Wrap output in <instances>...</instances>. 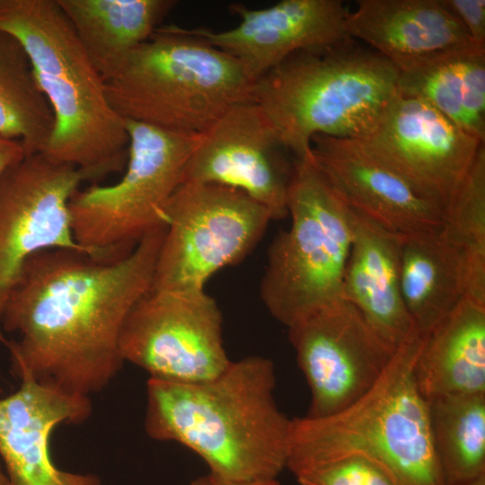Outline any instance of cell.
<instances>
[{
    "instance_id": "obj_1",
    "label": "cell",
    "mask_w": 485,
    "mask_h": 485,
    "mask_svg": "<svg viewBox=\"0 0 485 485\" xmlns=\"http://www.w3.org/2000/svg\"><path fill=\"white\" fill-rule=\"evenodd\" d=\"M164 232L111 260L71 249L33 255L2 318V331L19 335L5 342L16 376L88 397L105 388L125 363L122 330L151 288Z\"/></svg>"
},
{
    "instance_id": "obj_2",
    "label": "cell",
    "mask_w": 485,
    "mask_h": 485,
    "mask_svg": "<svg viewBox=\"0 0 485 485\" xmlns=\"http://www.w3.org/2000/svg\"><path fill=\"white\" fill-rule=\"evenodd\" d=\"M271 360L247 357L198 383L150 378L145 429L197 454L210 474L231 481L277 479L287 467L291 419L274 398Z\"/></svg>"
},
{
    "instance_id": "obj_3",
    "label": "cell",
    "mask_w": 485,
    "mask_h": 485,
    "mask_svg": "<svg viewBox=\"0 0 485 485\" xmlns=\"http://www.w3.org/2000/svg\"><path fill=\"white\" fill-rule=\"evenodd\" d=\"M0 31L26 50L54 116L41 154L99 183L127 164L126 119L110 104L99 74L57 0H0Z\"/></svg>"
},
{
    "instance_id": "obj_4",
    "label": "cell",
    "mask_w": 485,
    "mask_h": 485,
    "mask_svg": "<svg viewBox=\"0 0 485 485\" xmlns=\"http://www.w3.org/2000/svg\"><path fill=\"white\" fill-rule=\"evenodd\" d=\"M422 341L417 332L401 344L371 389L344 410L292 419L287 467L359 454L381 463L398 485H447L415 378Z\"/></svg>"
},
{
    "instance_id": "obj_5",
    "label": "cell",
    "mask_w": 485,
    "mask_h": 485,
    "mask_svg": "<svg viewBox=\"0 0 485 485\" xmlns=\"http://www.w3.org/2000/svg\"><path fill=\"white\" fill-rule=\"evenodd\" d=\"M399 71L352 41L297 52L256 82L260 106L295 159L311 155L315 135L358 139L399 93Z\"/></svg>"
},
{
    "instance_id": "obj_6",
    "label": "cell",
    "mask_w": 485,
    "mask_h": 485,
    "mask_svg": "<svg viewBox=\"0 0 485 485\" xmlns=\"http://www.w3.org/2000/svg\"><path fill=\"white\" fill-rule=\"evenodd\" d=\"M256 82L234 57L171 24L131 53L105 91L124 119L200 134L231 107L254 101Z\"/></svg>"
},
{
    "instance_id": "obj_7",
    "label": "cell",
    "mask_w": 485,
    "mask_h": 485,
    "mask_svg": "<svg viewBox=\"0 0 485 485\" xmlns=\"http://www.w3.org/2000/svg\"><path fill=\"white\" fill-rule=\"evenodd\" d=\"M291 225L269 249L260 297L287 328L342 297L353 231L350 209L312 154L295 159L287 196Z\"/></svg>"
},
{
    "instance_id": "obj_8",
    "label": "cell",
    "mask_w": 485,
    "mask_h": 485,
    "mask_svg": "<svg viewBox=\"0 0 485 485\" xmlns=\"http://www.w3.org/2000/svg\"><path fill=\"white\" fill-rule=\"evenodd\" d=\"M126 123L129 144L124 175L111 185L77 190L69 203L76 243L105 260L127 255L148 233L165 225L168 204L198 137Z\"/></svg>"
},
{
    "instance_id": "obj_9",
    "label": "cell",
    "mask_w": 485,
    "mask_h": 485,
    "mask_svg": "<svg viewBox=\"0 0 485 485\" xmlns=\"http://www.w3.org/2000/svg\"><path fill=\"white\" fill-rule=\"evenodd\" d=\"M269 221L268 210L241 190L182 182L166 209L150 289L205 290L213 274L250 253Z\"/></svg>"
},
{
    "instance_id": "obj_10",
    "label": "cell",
    "mask_w": 485,
    "mask_h": 485,
    "mask_svg": "<svg viewBox=\"0 0 485 485\" xmlns=\"http://www.w3.org/2000/svg\"><path fill=\"white\" fill-rule=\"evenodd\" d=\"M124 362L150 378L198 383L220 375L231 363L223 340V317L205 290L150 289L134 305L120 337Z\"/></svg>"
},
{
    "instance_id": "obj_11",
    "label": "cell",
    "mask_w": 485,
    "mask_h": 485,
    "mask_svg": "<svg viewBox=\"0 0 485 485\" xmlns=\"http://www.w3.org/2000/svg\"><path fill=\"white\" fill-rule=\"evenodd\" d=\"M86 175L41 153L26 155L0 176V341L4 311L25 264L51 249L84 251L75 242L69 203ZM87 253V252H86Z\"/></svg>"
},
{
    "instance_id": "obj_12",
    "label": "cell",
    "mask_w": 485,
    "mask_h": 485,
    "mask_svg": "<svg viewBox=\"0 0 485 485\" xmlns=\"http://www.w3.org/2000/svg\"><path fill=\"white\" fill-rule=\"evenodd\" d=\"M287 331L311 391L310 418L331 416L361 398L396 351L344 298L301 318Z\"/></svg>"
},
{
    "instance_id": "obj_13",
    "label": "cell",
    "mask_w": 485,
    "mask_h": 485,
    "mask_svg": "<svg viewBox=\"0 0 485 485\" xmlns=\"http://www.w3.org/2000/svg\"><path fill=\"white\" fill-rule=\"evenodd\" d=\"M355 140L443 210L484 145L427 101L401 93Z\"/></svg>"
},
{
    "instance_id": "obj_14",
    "label": "cell",
    "mask_w": 485,
    "mask_h": 485,
    "mask_svg": "<svg viewBox=\"0 0 485 485\" xmlns=\"http://www.w3.org/2000/svg\"><path fill=\"white\" fill-rule=\"evenodd\" d=\"M287 153L260 106L242 102L198 134L182 182L241 190L263 206L271 220H281L288 216L295 163L289 162Z\"/></svg>"
},
{
    "instance_id": "obj_15",
    "label": "cell",
    "mask_w": 485,
    "mask_h": 485,
    "mask_svg": "<svg viewBox=\"0 0 485 485\" xmlns=\"http://www.w3.org/2000/svg\"><path fill=\"white\" fill-rule=\"evenodd\" d=\"M229 9L240 21L233 29H179L234 57L256 81L297 52L352 41L349 11L340 0H283L263 9L234 4Z\"/></svg>"
},
{
    "instance_id": "obj_16",
    "label": "cell",
    "mask_w": 485,
    "mask_h": 485,
    "mask_svg": "<svg viewBox=\"0 0 485 485\" xmlns=\"http://www.w3.org/2000/svg\"><path fill=\"white\" fill-rule=\"evenodd\" d=\"M311 154L350 209L401 236L441 229L443 208L368 154L355 139L315 135Z\"/></svg>"
},
{
    "instance_id": "obj_17",
    "label": "cell",
    "mask_w": 485,
    "mask_h": 485,
    "mask_svg": "<svg viewBox=\"0 0 485 485\" xmlns=\"http://www.w3.org/2000/svg\"><path fill=\"white\" fill-rule=\"evenodd\" d=\"M91 413L88 396L22 379L16 392L0 398V461L8 485H101L95 474L59 469L49 450L57 426L83 423Z\"/></svg>"
},
{
    "instance_id": "obj_18",
    "label": "cell",
    "mask_w": 485,
    "mask_h": 485,
    "mask_svg": "<svg viewBox=\"0 0 485 485\" xmlns=\"http://www.w3.org/2000/svg\"><path fill=\"white\" fill-rule=\"evenodd\" d=\"M350 213L353 238L342 297L360 313L376 336L395 351L418 332L401 292L403 236L352 209Z\"/></svg>"
},
{
    "instance_id": "obj_19",
    "label": "cell",
    "mask_w": 485,
    "mask_h": 485,
    "mask_svg": "<svg viewBox=\"0 0 485 485\" xmlns=\"http://www.w3.org/2000/svg\"><path fill=\"white\" fill-rule=\"evenodd\" d=\"M347 30L398 69L475 47L442 0H359Z\"/></svg>"
},
{
    "instance_id": "obj_20",
    "label": "cell",
    "mask_w": 485,
    "mask_h": 485,
    "mask_svg": "<svg viewBox=\"0 0 485 485\" xmlns=\"http://www.w3.org/2000/svg\"><path fill=\"white\" fill-rule=\"evenodd\" d=\"M403 303L425 336L464 297L485 304V281L469 254L438 232L403 236L400 254Z\"/></svg>"
},
{
    "instance_id": "obj_21",
    "label": "cell",
    "mask_w": 485,
    "mask_h": 485,
    "mask_svg": "<svg viewBox=\"0 0 485 485\" xmlns=\"http://www.w3.org/2000/svg\"><path fill=\"white\" fill-rule=\"evenodd\" d=\"M414 372L427 401L485 394V304L464 297L423 336Z\"/></svg>"
},
{
    "instance_id": "obj_22",
    "label": "cell",
    "mask_w": 485,
    "mask_h": 485,
    "mask_svg": "<svg viewBox=\"0 0 485 485\" xmlns=\"http://www.w3.org/2000/svg\"><path fill=\"white\" fill-rule=\"evenodd\" d=\"M104 82L149 40L173 0H57Z\"/></svg>"
},
{
    "instance_id": "obj_23",
    "label": "cell",
    "mask_w": 485,
    "mask_h": 485,
    "mask_svg": "<svg viewBox=\"0 0 485 485\" xmlns=\"http://www.w3.org/2000/svg\"><path fill=\"white\" fill-rule=\"evenodd\" d=\"M398 71L399 93L427 101L484 142L485 49L472 47L430 57Z\"/></svg>"
},
{
    "instance_id": "obj_24",
    "label": "cell",
    "mask_w": 485,
    "mask_h": 485,
    "mask_svg": "<svg viewBox=\"0 0 485 485\" xmlns=\"http://www.w3.org/2000/svg\"><path fill=\"white\" fill-rule=\"evenodd\" d=\"M51 107L22 43L0 31V136L22 144L25 155L42 153L53 131Z\"/></svg>"
},
{
    "instance_id": "obj_25",
    "label": "cell",
    "mask_w": 485,
    "mask_h": 485,
    "mask_svg": "<svg viewBox=\"0 0 485 485\" xmlns=\"http://www.w3.org/2000/svg\"><path fill=\"white\" fill-rule=\"evenodd\" d=\"M434 448L447 485L485 474V394L428 401Z\"/></svg>"
},
{
    "instance_id": "obj_26",
    "label": "cell",
    "mask_w": 485,
    "mask_h": 485,
    "mask_svg": "<svg viewBox=\"0 0 485 485\" xmlns=\"http://www.w3.org/2000/svg\"><path fill=\"white\" fill-rule=\"evenodd\" d=\"M440 233L470 256L477 276L485 280V146L444 208Z\"/></svg>"
},
{
    "instance_id": "obj_27",
    "label": "cell",
    "mask_w": 485,
    "mask_h": 485,
    "mask_svg": "<svg viewBox=\"0 0 485 485\" xmlns=\"http://www.w3.org/2000/svg\"><path fill=\"white\" fill-rule=\"evenodd\" d=\"M300 485H398L378 461L352 454L289 468Z\"/></svg>"
},
{
    "instance_id": "obj_28",
    "label": "cell",
    "mask_w": 485,
    "mask_h": 485,
    "mask_svg": "<svg viewBox=\"0 0 485 485\" xmlns=\"http://www.w3.org/2000/svg\"><path fill=\"white\" fill-rule=\"evenodd\" d=\"M465 28L472 44L485 49V1L442 0Z\"/></svg>"
},
{
    "instance_id": "obj_29",
    "label": "cell",
    "mask_w": 485,
    "mask_h": 485,
    "mask_svg": "<svg viewBox=\"0 0 485 485\" xmlns=\"http://www.w3.org/2000/svg\"><path fill=\"white\" fill-rule=\"evenodd\" d=\"M25 156V151L20 142L0 136V176Z\"/></svg>"
},
{
    "instance_id": "obj_30",
    "label": "cell",
    "mask_w": 485,
    "mask_h": 485,
    "mask_svg": "<svg viewBox=\"0 0 485 485\" xmlns=\"http://www.w3.org/2000/svg\"><path fill=\"white\" fill-rule=\"evenodd\" d=\"M190 485H281L278 479L253 481H231L220 479L210 473L200 476L190 482Z\"/></svg>"
},
{
    "instance_id": "obj_31",
    "label": "cell",
    "mask_w": 485,
    "mask_h": 485,
    "mask_svg": "<svg viewBox=\"0 0 485 485\" xmlns=\"http://www.w3.org/2000/svg\"><path fill=\"white\" fill-rule=\"evenodd\" d=\"M454 485H485V474H482L472 480H470L462 483L454 484Z\"/></svg>"
},
{
    "instance_id": "obj_32",
    "label": "cell",
    "mask_w": 485,
    "mask_h": 485,
    "mask_svg": "<svg viewBox=\"0 0 485 485\" xmlns=\"http://www.w3.org/2000/svg\"><path fill=\"white\" fill-rule=\"evenodd\" d=\"M0 485H8L7 479H6L1 461H0Z\"/></svg>"
}]
</instances>
